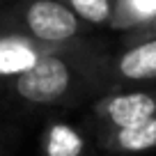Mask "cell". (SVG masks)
Wrapping results in <instances>:
<instances>
[{
    "instance_id": "1",
    "label": "cell",
    "mask_w": 156,
    "mask_h": 156,
    "mask_svg": "<svg viewBox=\"0 0 156 156\" xmlns=\"http://www.w3.org/2000/svg\"><path fill=\"white\" fill-rule=\"evenodd\" d=\"M108 51L97 39L80 37L76 44L46 55L34 67L5 80L7 101L23 110H62L106 92Z\"/></svg>"
},
{
    "instance_id": "2",
    "label": "cell",
    "mask_w": 156,
    "mask_h": 156,
    "mask_svg": "<svg viewBox=\"0 0 156 156\" xmlns=\"http://www.w3.org/2000/svg\"><path fill=\"white\" fill-rule=\"evenodd\" d=\"M87 23L78 19L60 0H19L0 12V30L62 44L87 34Z\"/></svg>"
},
{
    "instance_id": "3",
    "label": "cell",
    "mask_w": 156,
    "mask_h": 156,
    "mask_svg": "<svg viewBox=\"0 0 156 156\" xmlns=\"http://www.w3.org/2000/svg\"><path fill=\"white\" fill-rule=\"evenodd\" d=\"M149 117H156V87L140 85V87L108 90L99 94L83 124L90 133H99L142 122Z\"/></svg>"
},
{
    "instance_id": "4",
    "label": "cell",
    "mask_w": 156,
    "mask_h": 156,
    "mask_svg": "<svg viewBox=\"0 0 156 156\" xmlns=\"http://www.w3.org/2000/svg\"><path fill=\"white\" fill-rule=\"evenodd\" d=\"M156 83V37L124 44L117 55L108 58L106 92L119 87H140Z\"/></svg>"
},
{
    "instance_id": "5",
    "label": "cell",
    "mask_w": 156,
    "mask_h": 156,
    "mask_svg": "<svg viewBox=\"0 0 156 156\" xmlns=\"http://www.w3.org/2000/svg\"><path fill=\"white\" fill-rule=\"evenodd\" d=\"M85 124H73L62 115L46 117L39 133V156H99Z\"/></svg>"
},
{
    "instance_id": "6",
    "label": "cell",
    "mask_w": 156,
    "mask_h": 156,
    "mask_svg": "<svg viewBox=\"0 0 156 156\" xmlns=\"http://www.w3.org/2000/svg\"><path fill=\"white\" fill-rule=\"evenodd\" d=\"M76 41L78 39L62 41V44H51V41H39V39H32V37L0 30V83L28 71L39 60H44L46 55L64 51Z\"/></svg>"
},
{
    "instance_id": "7",
    "label": "cell",
    "mask_w": 156,
    "mask_h": 156,
    "mask_svg": "<svg viewBox=\"0 0 156 156\" xmlns=\"http://www.w3.org/2000/svg\"><path fill=\"white\" fill-rule=\"evenodd\" d=\"M94 145L108 156H138L156 149V117L142 119L126 126L92 133Z\"/></svg>"
},
{
    "instance_id": "8",
    "label": "cell",
    "mask_w": 156,
    "mask_h": 156,
    "mask_svg": "<svg viewBox=\"0 0 156 156\" xmlns=\"http://www.w3.org/2000/svg\"><path fill=\"white\" fill-rule=\"evenodd\" d=\"M154 16L156 0H112V14L108 19V28L133 32Z\"/></svg>"
},
{
    "instance_id": "9",
    "label": "cell",
    "mask_w": 156,
    "mask_h": 156,
    "mask_svg": "<svg viewBox=\"0 0 156 156\" xmlns=\"http://www.w3.org/2000/svg\"><path fill=\"white\" fill-rule=\"evenodd\" d=\"M87 25H108L112 14V0H60Z\"/></svg>"
},
{
    "instance_id": "10",
    "label": "cell",
    "mask_w": 156,
    "mask_h": 156,
    "mask_svg": "<svg viewBox=\"0 0 156 156\" xmlns=\"http://www.w3.org/2000/svg\"><path fill=\"white\" fill-rule=\"evenodd\" d=\"M23 138V122L9 110L0 106V156H12Z\"/></svg>"
},
{
    "instance_id": "11",
    "label": "cell",
    "mask_w": 156,
    "mask_h": 156,
    "mask_svg": "<svg viewBox=\"0 0 156 156\" xmlns=\"http://www.w3.org/2000/svg\"><path fill=\"white\" fill-rule=\"evenodd\" d=\"M156 37V16L151 21H147L142 28H138V30H133V32H129V37H126V41L124 44H131V41H140V39H154Z\"/></svg>"
}]
</instances>
